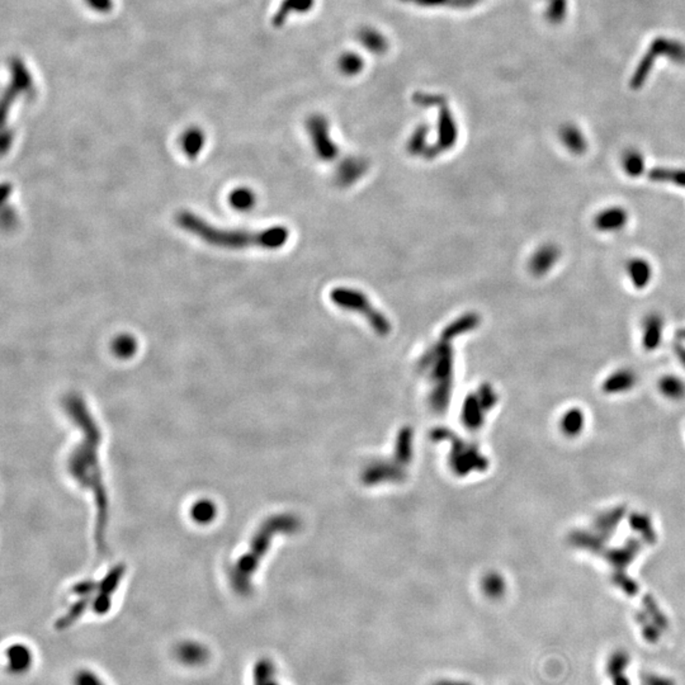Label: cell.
<instances>
[{
  "mask_svg": "<svg viewBox=\"0 0 685 685\" xmlns=\"http://www.w3.org/2000/svg\"><path fill=\"white\" fill-rule=\"evenodd\" d=\"M69 415L73 416L76 425L83 430V440L76 445L67 461L69 472L83 488H87L94 497L97 508L95 542L98 550L104 551V534L108 522V499L103 482L102 467L98 459V447L101 443V431L94 419L88 411L87 405L76 395L70 396L65 404Z\"/></svg>",
  "mask_w": 685,
  "mask_h": 685,
  "instance_id": "6da1fadb",
  "label": "cell"
},
{
  "mask_svg": "<svg viewBox=\"0 0 685 685\" xmlns=\"http://www.w3.org/2000/svg\"><path fill=\"white\" fill-rule=\"evenodd\" d=\"M176 225L204 241L206 244L215 248L227 250H240V249L261 248L277 249L282 247L288 239V231L285 227H270L259 231L238 230V229H222L212 225L207 220L202 219L195 212L183 210L175 216Z\"/></svg>",
  "mask_w": 685,
  "mask_h": 685,
  "instance_id": "7a4b0ae2",
  "label": "cell"
},
{
  "mask_svg": "<svg viewBox=\"0 0 685 685\" xmlns=\"http://www.w3.org/2000/svg\"><path fill=\"white\" fill-rule=\"evenodd\" d=\"M9 73H10V81L1 97V110H0L1 122L4 127L7 124L9 110L13 107L15 101L19 97H32L36 92L33 76L22 58L17 56L9 58Z\"/></svg>",
  "mask_w": 685,
  "mask_h": 685,
  "instance_id": "3957f363",
  "label": "cell"
},
{
  "mask_svg": "<svg viewBox=\"0 0 685 685\" xmlns=\"http://www.w3.org/2000/svg\"><path fill=\"white\" fill-rule=\"evenodd\" d=\"M563 251L554 241H546L540 244L532 253L528 261V270L533 277H547L561 262Z\"/></svg>",
  "mask_w": 685,
  "mask_h": 685,
  "instance_id": "277c9868",
  "label": "cell"
},
{
  "mask_svg": "<svg viewBox=\"0 0 685 685\" xmlns=\"http://www.w3.org/2000/svg\"><path fill=\"white\" fill-rule=\"evenodd\" d=\"M631 213L622 204H611L599 210L593 217V227L603 235L623 231L629 224Z\"/></svg>",
  "mask_w": 685,
  "mask_h": 685,
  "instance_id": "5b68a950",
  "label": "cell"
},
{
  "mask_svg": "<svg viewBox=\"0 0 685 685\" xmlns=\"http://www.w3.org/2000/svg\"><path fill=\"white\" fill-rule=\"evenodd\" d=\"M124 566H117L113 570H110L107 575L104 576L101 583L98 584V591L92 602V611L98 616H104L110 612V605H112V595L117 591L119 581L124 576Z\"/></svg>",
  "mask_w": 685,
  "mask_h": 685,
  "instance_id": "8992f818",
  "label": "cell"
},
{
  "mask_svg": "<svg viewBox=\"0 0 685 685\" xmlns=\"http://www.w3.org/2000/svg\"><path fill=\"white\" fill-rule=\"evenodd\" d=\"M625 273L629 283L637 291L649 288L655 277V270L646 256H631L625 264Z\"/></svg>",
  "mask_w": 685,
  "mask_h": 685,
  "instance_id": "52a82bcc",
  "label": "cell"
},
{
  "mask_svg": "<svg viewBox=\"0 0 685 685\" xmlns=\"http://www.w3.org/2000/svg\"><path fill=\"white\" fill-rule=\"evenodd\" d=\"M174 657L183 666L201 668L210 661L211 652L202 642L185 640L175 646Z\"/></svg>",
  "mask_w": 685,
  "mask_h": 685,
  "instance_id": "ba28073f",
  "label": "cell"
},
{
  "mask_svg": "<svg viewBox=\"0 0 685 685\" xmlns=\"http://www.w3.org/2000/svg\"><path fill=\"white\" fill-rule=\"evenodd\" d=\"M8 672L23 675L28 672L33 665V652L26 643L15 642L6 649Z\"/></svg>",
  "mask_w": 685,
  "mask_h": 685,
  "instance_id": "9c48e42d",
  "label": "cell"
},
{
  "mask_svg": "<svg viewBox=\"0 0 685 685\" xmlns=\"http://www.w3.org/2000/svg\"><path fill=\"white\" fill-rule=\"evenodd\" d=\"M665 317L657 311H651L642 319V345L646 350H655L663 342Z\"/></svg>",
  "mask_w": 685,
  "mask_h": 685,
  "instance_id": "30bf717a",
  "label": "cell"
},
{
  "mask_svg": "<svg viewBox=\"0 0 685 685\" xmlns=\"http://www.w3.org/2000/svg\"><path fill=\"white\" fill-rule=\"evenodd\" d=\"M560 140L565 150L574 156H583L588 151L586 136L575 124H565L560 131Z\"/></svg>",
  "mask_w": 685,
  "mask_h": 685,
  "instance_id": "8fae6325",
  "label": "cell"
},
{
  "mask_svg": "<svg viewBox=\"0 0 685 685\" xmlns=\"http://www.w3.org/2000/svg\"><path fill=\"white\" fill-rule=\"evenodd\" d=\"M647 178L652 183L669 184L685 190V168L679 167H655L647 172Z\"/></svg>",
  "mask_w": 685,
  "mask_h": 685,
  "instance_id": "7c38bea8",
  "label": "cell"
},
{
  "mask_svg": "<svg viewBox=\"0 0 685 685\" xmlns=\"http://www.w3.org/2000/svg\"><path fill=\"white\" fill-rule=\"evenodd\" d=\"M620 165L625 172V174L636 179L640 178L643 174H647V164L645 155L638 149H628L622 155Z\"/></svg>",
  "mask_w": 685,
  "mask_h": 685,
  "instance_id": "4fadbf2b",
  "label": "cell"
},
{
  "mask_svg": "<svg viewBox=\"0 0 685 685\" xmlns=\"http://www.w3.org/2000/svg\"><path fill=\"white\" fill-rule=\"evenodd\" d=\"M93 598L94 597H79V599L69 608V611L63 617L58 618V622L55 623V628L58 631H64L66 628L73 626L74 623L85 613L88 606L92 605Z\"/></svg>",
  "mask_w": 685,
  "mask_h": 685,
  "instance_id": "5bb4252c",
  "label": "cell"
},
{
  "mask_svg": "<svg viewBox=\"0 0 685 685\" xmlns=\"http://www.w3.org/2000/svg\"><path fill=\"white\" fill-rule=\"evenodd\" d=\"M181 145L185 155L190 158L197 156L204 146V133L199 129H190L184 132L181 138Z\"/></svg>",
  "mask_w": 685,
  "mask_h": 685,
  "instance_id": "9a60e30c",
  "label": "cell"
},
{
  "mask_svg": "<svg viewBox=\"0 0 685 685\" xmlns=\"http://www.w3.org/2000/svg\"><path fill=\"white\" fill-rule=\"evenodd\" d=\"M276 668L268 657L259 659L251 671V685H267L274 679Z\"/></svg>",
  "mask_w": 685,
  "mask_h": 685,
  "instance_id": "2e32d148",
  "label": "cell"
},
{
  "mask_svg": "<svg viewBox=\"0 0 685 685\" xmlns=\"http://www.w3.org/2000/svg\"><path fill=\"white\" fill-rule=\"evenodd\" d=\"M215 514H216V508L208 500H202L192 508V518L201 525L210 523L215 518Z\"/></svg>",
  "mask_w": 685,
  "mask_h": 685,
  "instance_id": "e0dca14e",
  "label": "cell"
},
{
  "mask_svg": "<svg viewBox=\"0 0 685 685\" xmlns=\"http://www.w3.org/2000/svg\"><path fill=\"white\" fill-rule=\"evenodd\" d=\"M307 0H285L282 6L278 9L277 13L273 17V24L281 26L285 22L287 15H290L293 10H299L306 8Z\"/></svg>",
  "mask_w": 685,
  "mask_h": 685,
  "instance_id": "ac0fdd59",
  "label": "cell"
},
{
  "mask_svg": "<svg viewBox=\"0 0 685 685\" xmlns=\"http://www.w3.org/2000/svg\"><path fill=\"white\" fill-rule=\"evenodd\" d=\"M634 374L629 370H620L608 377L606 386L612 390H620L623 387L631 386L634 383Z\"/></svg>",
  "mask_w": 685,
  "mask_h": 685,
  "instance_id": "d6986e66",
  "label": "cell"
},
{
  "mask_svg": "<svg viewBox=\"0 0 685 685\" xmlns=\"http://www.w3.org/2000/svg\"><path fill=\"white\" fill-rule=\"evenodd\" d=\"M254 195L248 190H238L231 193L230 204L238 210H248L254 204Z\"/></svg>",
  "mask_w": 685,
  "mask_h": 685,
  "instance_id": "ffe728a7",
  "label": "cell"
},
{
  "mask_svg": "<svg viewBox=\"0 0 685 685\" xmlns=\"http://www.w3.org/2000/svg\"><path fill=\"white\" fill-rule=\"evenodd\" d=\"M73 685H107L95 671L79 669L74 674Z\"/></svg>",
  "mask_w": 685,
  "mask_h": 685,
  "instance_id": "44dd1931",
  "label": "cell"
},
{
  "mask_svg": "<svg viewBox=\"0 0 685 685\" xmlns=\"http://www.w3.org/2000/svg\"><path fill=\"white\" fill-rule=\"evenodd\" d=\"M113 350L118 357H131L136 350V342L131 336H119L113 344Z\"/></svg>",
  "mask_w": 685,
  "mask_h": 685,
  "instance_id": "7402d4cb",
  "label": "cell"
},
{
  "mask_svg": "<svg viewBox=\"0 0 685 685\" xmlns=\"http://www.w3.org/2000/svg\"><path fill=\"white\" fill-rule=\"evenodd\" d=\"M661 388L666 394L669 395H677L684 390V386H683V382L680 379L674 377V376H668L665 377L661 381Z\"/></svg>",
  "mask_w": 685,
  "mask_h": 685,
  "instance_id": "603a6c76",
  "label": "cell"
},
{
  "mask_svg": "<svg viewBox=\"0 0 685 685\" xmlns=\"http://www.w3.org/2000/svg\"><path fill=\"white\" fill-rule=\"evenodd\" d=\"M85 3L88 7L101 15H108L115 7L113 0H85Z\"/></svg>",
  "mask_w": 685,
  "mask_h": 685,
  "instance_id": "cb8c5ba5",
  "label": "cell"
},
{
  "mask_svg": "<svg viewBox=\"0 0 685 685\" xmlns=\"http://www.w3.org/2000/svg\"><path fill=\"white\" fill-rule=\"evenodd\" d=\"M678 338L680 340H685V328L678 330Z\"/></svg>",
  "mask_w": 685,
  "mask_h": 685,
  "instance_id": "d4e9b609",
  "label": "cell"
},
{
  "mask_svg": "<svg viewBox=\"0 0 685 685\" xmlns=\"http://www.w3.org/2000/svg\"><path fill=\"white\" fill-rule=\"evenodd\" d=\"M267 685H279V684H278L277 682H276V680L273 679V680H272V682H270V683H268V684Z\"/></svg>",
  "mask_w": 685,
  "mask_h": 685,
  "instance_id": "484cf974",
  "label": "cell"
}]
</instances>
